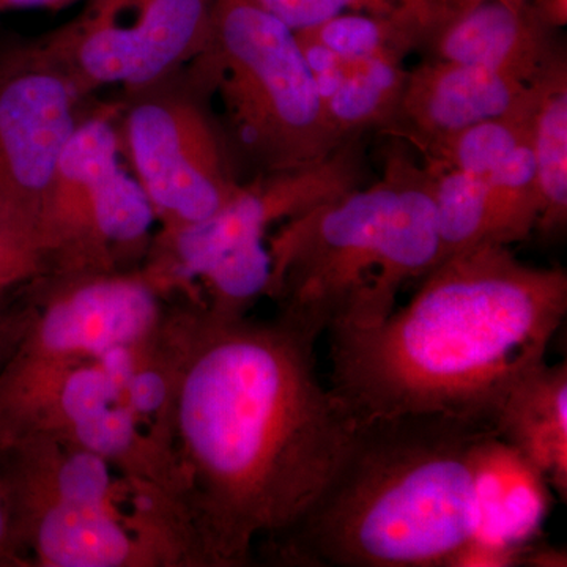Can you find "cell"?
Returning <instances> with one entry per match:
<instances>
[{
    "instance_id": "6da1fadb",
    "label": "cell",
    "mask_w": 567,
    "mask_h": 567,
    "mask_svg": "<svg viewBox=\"0 0 567 567\" xmlns=\"http://www.w3.org/2000/svg\"><path fill=\"white\" fill-rule=\"evenodd\" d=\"M164 446L197 567H244L293 527L341 465L357 423L317 374L315 336L276 317L173 298L158 334Z\"/></svg>"
},
{
    "instance_id": "7a4b0ae2",
    "label": "cell",
    "mask_w": 567,
    "mask_h": 567,
    "mask_svg": "<svg viewBox=\"0 0 567 567\" xmlns=\"http://www.w3.org/2000/svg\"><path fill=\"white\" fill-rule=\"evenodd\" d=\"M421 279L383 319L328 331L330 388L357 424L439 415L494 431L507 394L546 363L565 322L566 271L483 244Z\"/></svg>"
},
{
    "instance_id": "3957f363",
    "label": "cell",
    "mask_w": 567,
    "mask_h": 567,
    "mask_svg": "<svg viewBox=\"0 0 567 567\" xmlns=\"http://www.w3.org/2000/svg\"><path fill=\"white\" fill-rule=\"evenodd\" d=\"M484 425L439 415L357 424L330 483L265 558L306 567H454L481 527L495 443Z\"/></svg>"
},
{
    "instance_id": "277c9868",
    "label": "cell",
    "mask_w": 567,
    "mask_h": 567,
    "mask_svg": "<svg viewBox=\"0 0 567 567\" xmlns=\"http://www.w3.org/2000/svg\"><path fill=\"white\" fill-rule=\"evenodd\" d=\"M388 141L374 183L287 219L267 237L276 317L316 339L383 319L406 281L443 260L434 174L404 141Z\"/></svg>"
},
{
    "instance_id": "5b68a950",
    "label": "cell",
    "mask_w": 567,
    "mask_h": 567,
    "mask_svg": "<svg viewBox=\"0 0 567 567\" xmlns=\"http://www.w3.org/2000/svg\"><path fill=\"white\" fill-rule=\"evenodd\" d=\"M186 70L221 100L235 162L251 177L309 166L349 141L328 121L297 32L252 0H215L210 44Z\"/></svg>"
},
{
    "instance_id": "8992f818",
    "label": "cell",
    "mask_w": 567,
    "mask_h": 567,
    "mask_svg": "<svg viewBox=\"0 0 567 567\" xmlns=\"http://www.w3.org/2000/svg\"><path fill=\"white\" fill-rule=\"evenodd\" d=\"M183 74V84L177 74L118 103L123 159L163 230L212 218L245 182L210 92Z\"/></svg>"
},
{
    "instance_id": "52a82bcc",
    "label": "cell",
    "mask_w": 567,
    "mask_h": 567,
    "mask_svg": "<svg viewBox=\"0 0 567 567\" xmlns=\"http://www.w3.org/2000/svg\"><path fill=\"white\" fill-rule=\"evenodd\" d=\"M155 224L123 159L118 103L87 110L62 153L43 212L55 275L140 268Z\"/></svg>"
},
{
    "instance_id": "ba28073f",
    "label": "cell",
    "mask_w": 567,
    "mask_h": 567,
    "mask_svg": "<svg viewBox=\"0 0 567 567\" xmlns=\"http://www.w3.org/2000/svg\"><path fill=\"white\" fill-rule=\"evenodd\" d=\"M368 177L365 136L350 137L330 156L309 166L256 175L212 218L181 229H158L142 270L166 297L197 300V279L221 254L249 241L267 240L274 224L360 188Z\"/></svg>"
},
{
    "instance_id": "9c48e42d",
    "label": "cell",
    "mask_w": 567,
    "mask_h": 567,
    "mask_svg": "<svg viewBox=\"0 0 567 567\" xmlns=\"http://www.w3.org/2000/svg\"><path fill=\"white\" fill-rule=\"evenodd\" d=\"M215 0H92L52 32L59 61L89 93L125 95L181 74L210 44Z\"/></svg>"
},
{
    "instance_id": "30bf717a",
    "label": "cell",
    "mask_w": 567,
    "mask_h": 567,
    "mask_svg": "<svg viewBox=\"0 0 567 567\" xmlns=\"http://www.w3.org/2000/svg\"><path fill=\"white\" fill-rule=\"evenodd\" d=\"M89 96L39 40L0 51V200L41 229L55 171Z\"/></svg>"
},
{
    "instance_id": "8fae6325",
    "label": "cell",
    "mask_w": 567,
    "mask_h": 567,
    "mask_svg": "<svg viewBox=\"0 0 567 567\" xmlns=\"http://www.w3.org/2000/svg\"><path fill=\"white\" fill-rule=\"evenodd\" d=\"M29 319L13 354L33 360H100L152 341L169 308L142 268L52 275L28 292Z\"/></svg>"
},
{
    "instance_id": "7c38bea8",
    "label": "cell",
    "mask_w": 567,
    "mask_h": 567,
    "mask_svg": "<svg viewBox=\"0 0 567 567\" xmlns=\"http://www.w3.org/2000/svg\"><path fill=\"white\" fill-rule=\"evenodd\" d=\"M537 81L527 84L480 66L425 61L409 70L398 111L382 136L404 141L423 156L466 126L528 106Z\"/></svg>"
},
{
    "instance_id": "4fadbf2b",
    "label": "cell",
    "mask_w": 567,
    "mask_h": 567,
    "mask_svg": "<svg viewBox=\"0 0 567 567\" xmlns=\"http://www.w3.org/2000/svg\"><path fill=\"white\" fill-rule=\"evenodd\" d=\"M423 51L427 61L480 66L533 84L566 54V43L525 0H481L451 14Z\"/></svg>"
},
{
    "instance_id": "5bb4252c",
    "label": "cell",
    "mask_w": 567,
    "mask_h": 567,
    "mask_svg": "<svg viewBox=\"0 0 567 567\" xmlns=\"http://www.w3.org/2000/svg\"><path fill=\"white\" fill-rule=\"evenodd\" d=\"M494 432L544 483L567 496V364L543 363L513 388Z\"/></svg>"
},
{
    "instance_id": "9a60e30c",
    "label": "cell",
    "mask_w": 567,
    "mask_h": 567,
    "mask_svg": "<svg viewBox=\"0 0 567 567\" xmlns=\"http://www.w3.org/2000/svg\"><path fill=\"white\" fill-rule=\"evenodd\" d=\"M446 20V14L434 7L410 6L385 14L350 11L297 33L342 58L404 62L412 52L423 51Z\"/></svg>"
},
{
    "instance_id": "2e32d148",
    "label": "cell",
    "mask_w": 567,
    "mask_h": 567,
    "mask_svg": "<svg viewBox=\"0 0 567 567\" xmlns=\"http://www.w3.org/2000/svg\"><path fill=\"white\" fill-rule=\"evenodd\" d=\"M540 213L535 233L550 240L567 226V55L539 78V99L532 128Z\"/></svg>"
},
{
    "instance_id": "e0dca14e",
    "label": "cell",
    "mask_w": 567,
    "mask_h": 567,
    "mask_svg": "<svg viewBox=\"0 0 567 567\" xmlns=\"http://www.w3.org/2000/svg\"><path fill=\"white\" fill-rule=\"evenodd\" d=\"M406 74L404 62L346 58L341 80L322 102L328 121L346 140L385 133L401 102Z\"/></svg>"
},
{
    "instance_id": "ac0fdd59",
    "label": "cell",
    "mask_w": 567,
    "mask_h": 567,
    "mask_svg": "<svg viewBox=\"0 0 567 567\" xmlns=\"http://www.w3.org/2000/svg\"><path fill=\"white\" fill-rule=\"evenodd\" d=\"M537 99L539 81L535 102L502 117L466 126L436 142L421 156L424 166L432 171L453 169L484 177L532 137Z\"/></svg>"
},
{
    "instance_id": "d6986e66",
    "label": "cell",
    "mask_w": 567,
    "mask_h": 567,
    "mask_svg": "<svg viewBox=\"0 0 567 567\" xmlns=\"http://www.w3.org/2000/svg\"><path fill=\"white\" fill-rule=\"evenodd\" d=\"M484 181L487 186L488 244L511 246L527 240L535 233L540 213L532 137L484 175Z\"/></svg>"
},
{
    "instance_id": "ffe728a7",
    "label": "cell",
    "mask_w": 567,
    "mask_h": 567,
    "mask_svg": "<svg viewBox=\"0 0 567 567\" xmlns=\"http://www.w3.org/2000/svg\"><path fill=\"white\" fill-rule=\"evenodd\" d=\"M432 174L443 259L451 254L488 244L487 186L484 177L453 169L432 171Z\"/></svg>"
},
{
    "instance_id": "44dd1931",
    "label": "cell",
    "mask_w": 567,
    "mask_h": 567,
    "mask_svg": "<svg viewBox=\"0 0 567 567\" xmlns=\"http://www.w3.org/2000/svg\"><path fill=\"white\" fill-rule=\"evenodd\" d=\"M55 275L43 229L0 200V300L28 292Z\"/></svg>"
},
{
    "instance_id": "7402d4cb",
    "label": "cell",
    "mask_w": 567,
    "mask_h": 567,
    "mask_svg": "<svg viewBox=\"0 0 567 567\" xmlns=\"http://www.w3.org/2000/svg\"><path fill=\"white\" fill-rule=\"evenodd\" d=\"M252 2L274 14L295 32L315 29L322 22L350 11L385 14L410 6H431L429 0H252Z\"/></svg>"
},
{
    "instance_id": "603a6c76",
    "label": "cell",
    "mask_w": 567,
    "mask_h": 567,
    "mask_svg": "<svg viewBox=\"0 0 567 567\" xmlns=\"http://www.w3.org/2000/svg\"><path fill=\"white\" fill-rule=\"evenodd\" d=\"M29 319L28 293L20 305L0 300V369L17 349Z\"/></svg>"
},
{
    "instance_id": "cb8c5ba5",
    "label": "cell",
    "mask_w": 567,
    "mask_h": 567,
    "mask_svg": "<svg viewBox=\"0 0 567 567\" xmlns=\"http://www.w3.org/2000/svg\"><path fill=\"white\" fill-rule=\"evenodd\" d=\"M0 565L20 566L17 548H14L13 535H11L9 507H7L2 483H0Z\"/></svg>"
},
{
    "instance_id": "d4e9b609",
    "label": "cell",
    "mask_w": 567,
    "mask_h": 567,
    "mask_svg": "<svg viewBox=\"0 0 567 567\" xmlns=\"http://www.w3.org/2000/svg\"><path fill=\"white\" fill-rule=\"evenodd\" d=\"M533 13L550 28L561 29L567 24V0H525Z\"/></svg>"
},
{
    "instance_id": "484cf974",
    "label": "cell",
    "mask_w": 567,
    "mask_h": 567,
    "mask_svg": "<svg viewBox=\"0 0 567 567\" xmlns=\"http://www.w3.org/2000/svg\"><path fill=\"white\" fill-rule=\"evenodd\" d=\"M74 2L78 0H0V14L18 10H59Z\"/></svg>"
}]
</instances>
